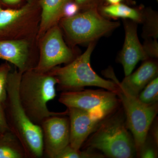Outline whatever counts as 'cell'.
I'll return each instance as SVG.
<instances>
[{
	"label": "cell",
	"instance_id": "cell-1",
	"mask_svg": "<svg viewBox=\"0 0 158 158\" xmlns=\"http://www.w3.org/2000/svg\"><path fill=\"white\" fill-rule=\"evenodd\" d=\"M22 73L15 69L8 76L4 105L6 122L9 131L22 144L27 158H41L44 155L42 129L31 121L20 101L19 88Z\"/></svg>",
	"mask_w": 158,
	"mask_h": 158
},
{
	"label": "cell",
	"instance_id": "cell-2",
	"mask_svg": "<svg viewBox=\"0 0 158 158\" xmlns=\"http://www.w3.org/2000/svg\"><path fill=\"white\" fill-rule=\"evenodd\" d=\"M58 80L50 71H37L34 69L22 73L19 94L25 112L34 124L40 126L48 117L56 115H66L67 110L62 113L51 112L48 103L56 95Z\"/></svg>",
	"mask_w": 158,
	"mask_h": 158
},
{
	"label": "cell",
	"instance_id": "cell-3",
	"mask_svg": "<svg viewBox=\"0 0 158 158\" xmlns=\"http://www.w3.org/2000/svg\"><path fill=\"white\" fill-rule=\"evenodd\" d=\"M122 112L104 118L87 143V146L100 151L113 158H133L137 156L134 138L128 131Z\"/></svg>",
	"mask_w": 158,
	"mask_h": 158
},
{
	"label": "cell",
	"instance_id": "cell-4",
	"mask_svg": "<svg viewBox=\"0 0 158 158\" xmlns=\"http://www.w3.org/2000/svg\"><path fill=\"white\" fill-rule=\"evenodd\" d=\"M95 43H90L84 53L64 67L56 66L50 71L58 80L57 88L63 91L83 90L85 87L94 86L116 93L118 85L113 81L102 78L93 70L90 57Z\"/></svg>",
	"mask_w": 158,
	"mask_h": 158
},
{
	"label": "cell",
	"instance_id": "cell-5",
	"mask_svg": "<svg viewBox=\"0 0 158 158\" xmlns=\"http://www.w3.org/2000/svg\"><path fill=\"white\" fill-rule=\"evenodd\" d=\"M61 25L71 42L76 44L95 42L119 27V23L107 19L98 8H93L64 18Z\"/></svg>",
	"mask_w": 158,
	"mask_h": 158
},
{
	"label": "cell",
	"instance_id": "cell-6",
	"mask_svg": "<svg viewBox=\"0 0 158 158\" xmlns=\"http://www.w3.org/2000/svg\"><path fill=\"white\" fill-rule=\"evenodd\" d=\"M116 94L123 106L127 127L132 134L137 153L147 138L151 126L157 116L158 102L144 104L138 97L126 93L118 86Z\"/></svg>",
	"mask_w": 158,
	"mask_h": 158
},
{
	"label": "cell",
	"instance_id": "cell-7",
	"mask_svg": "<svg viewBox=\"0 0 158 158\" xmlns=\"http://www.w3.org/2000/svg\"><path fill=\"white\" fill-rule=\"evenodd\" d=\"M59 102L67 108H76L106 118L118 107L116 94L104 90H79L63 91Z\"/></svg>",
	"mask_w": 158,
	"mask_h": 158
},
{
	"label": "cell",
	"instance_id": "cell-8",
	"mask_svg": "<svg viewBox=\"0 0 158 158\" xmlns=\"http://www.w3.org/2000/svg\"><path fill=\"white\" fill-rule=\"evenodd\" d=\"M75 59L73 52L63 40L60 28L55 25L49 29L44 38L40 57L34 69L46 72L60 64H68Z\"/></svg>",
	"mask_w": 158,
	"mask_h": 158
},
{
	"label": "cell",
	"instance_id": "cell-9",
	"mask_svg": "<svg viewBox=\"0 0 158 158\" xmlns=\"http://www.w3.org/2000/svg\"><path fill=\"white\" fill-rule=\"evenodd\" d=\"M65 115H56L46 119L40 125L42 131L44 154L56 158L69 144L70 123Z\"/></svg>",
	"mask_w": 158,
	"mask_h": 158
},
{
	"label": "cell",
	"instance_id": "cell-10",
	"mask_svg": "<svg viewBox=\"0 0 158 158\" xmlns=\"http://www.w3.org/2000/svg\"><path fill=\"white\" fill-rule=\"evenodd\" d=\"M67 110L70 123L69 145L74 149L80 150L105 118L78 108H67Z\"/></svg>",
	"mask_w": 158,
	"mask_h": 158
},
{
	"label": "cell",
	"instance_id": "cell-11",
	"mask_svg": "<svg viewBox=\"0 0 158 158\" xmlns=\"http://www.w3.org/2000/svg\"><path fill=\"white\" fill-rule=\"evenodd\" d=\"M124 27V44L118 60L123 66L125 76H127L132 73L138 62L149 58L138 38L137 23L126 19Z\"/></svg>",
	"mask_w": 158,
	"mask_h": 158
},
{
	"label": "cell",
	"instance_id": "cell-12",
	"mask_svg": "<svg viewBox=\"0 0 158 158\" xmlns=\"http://www.w3.org/2000/svg\"><path fill=\"white\" fill-rule=\"evenodd\" d=\"M109 72V77L113 79V81L126 93L138 97L139 94L147 84L158 77V64L153 59H148L135 72L125 76L121 82L118 81L113 73L111 74L110 72Z\"/></svg>",
	"mask_w": 158,
	"mask_h": 158
},
{
	"label": "cell",
	"instance_id": "cell-13",
	"mask_svg": "<svg viewBox=\"0 0 158 158\" xmlns=\"http://www.w3.org/2000/svg\"><path fill=\"white\" fill-rule=\"evenodd\" d=\"M0 59L12 63L22 73L35 68L25 40L0 39Z\"/></svg>",
	"mask_w": 158,
	"mask_h": 158
},
{
	"label": "cell",
	"instance_id": "cell-14",
	"mask_svg": "<svg viewBox=\"0 0 158 158\" xmlns=\"http://www.w3.org/2000/svg\"><path fill=\"white\" fill-rule=\"evenodd\" d=\"M69 0H41L42 8L40 29L44 33L56 25L57 22L62 17L64 6Z\"/></svg>",
	"mask_w": 158,
	"mask_h": 158
},
{
	"label": "cell",
	"instance_id": "cell-15",
	"mask_svg": "<svg viewBox=\"0 0 158 158\" xmlns=\"http://www.w3.org/2000/svg\"><path fill=\"white\" fill-rule=\"evenodd\" d=\"M100 8L99 11L106 18L129 19L137 23L144 21V11L142 9L132 8L122 3L102 6Z\"/></svg>",
	"mask_w": 158,
	"mask_h": 158
},
{
	"label": "cell",
	"instance_id": "cell-16",
	"mask_svg": "<svg viewBox=\"0 0 158 158\" xmlns=\"http://www.w3.org/2000/svg\"><path fill=\"white\" fill-rule=\"evenodd\" d=\"M0 158H27L22 144L9 130L0 136Z\"/></svg>",
	"mask_w": 158,
	"mask_h": 158
},
{
	"label": "cell",
	"instance_id": "cell-17",
	"mask_svg": "<svg viewBox=\"0 0 158 158\" xmlns=\"http://www.w3.org/2000/svg\"><path fill=\"white\" fill-rule=\"evenodd\" d=\"M27 7L20 9H4L0 3V37L6 33L9 28L27 11Z\"/></svg>",
	"mask_w": 158,
	"mask_h": 158
},
{
	"label": "cell",
	"instance_id": "cell-18",
	"mask_svg": "<svg viewBox=\"0 0 158 158\" xmlns=\"http://www.w3.org/2000/svg\"><path fill=\"white\" fill-rule=\"evenodd\" d=\"M138 98L140 101L146 104H152L158 102V77L147 84L139 94Z\"/></svg>",
	"mask_w": 158,
	"mask_h": 158
},
{
	"label": "cell",
	"instance_id": "cell-19",
	"mask_svg": "<svg viewBox=\"0 0 158 158\" xmlns=\"http://www.w3.org/2000/svg\"><path fill=\"white\" fill-rule=\"evenodd\" d=\"M103 157V155L89 150L81 151L80 150L74 149L68 145L58 155L56 158H100Z\"/></svg>",
	"mask_w": 158,
	"mask_h": 158
},
{
	"label": "cell",
	"instance_id": "cell-20",
	"mask_svg": "<svg viewBox=\"0 0 158 158\" xmlns=\"http://www.w3.org/2000/svg\"><path fill=\"white\" fill-rule=\"evenodd\" d=\"M157 147L158 145L148 134L145 141L138 150L137 156L141 158H157Z\"/></svg>",
	"mask_w": 158,
	"mask_h": 158
},
{
	"label": "cell",
	"instance_id": "cell-21",
	"mask_svg": "<svg viewBox=\"0 0 158 158\" xmlns=\"http://www.w3.org/2000/svg\"><path fill=\"white\" fill-rule=\"evenodd\" d=\"M11 66L6 62L0 65V104L4 105L7 98V84Z\"/></svg>",
	"mask_w": 158,
	"mask_h": 158
},
{
	"label": "cell",
	"instance_id": "cell-22",
	"mask_svg": "<svg viewBox=\"0 0 158 158\" xmlns=\"http://www.w3.org/2000/svg\"><path fill=\"white\" fill-rule=\"evenodd\" d=\"M80 6L75 2L69 1L64 6L62 12V16L64 18L72 17L78 13Z\"/></svg>",
	"mask_w": 158,
	"mask_h": 158
},
{
	"label": "cell",
	"instance_id": "cell-23",
	"mask_svg": "<svg viewBox=\"0 0 158 158\" xmlns=\"http://www.w3.org/2000/svg\"><path fill=\"white\" fill-rule=\"evenodd\" d=\"M75 2L85 9L90 8H99L101 0H74Z\"/></svg>",
	"mask_w": 158,
	"mask_h": 158
},
{
	"label": "cell",
	"instance_id": "cell-24",
	"mask_svg": "<svg viewBox=\"0 0 158 158\" xmlns=\"http://www.w3.org/2000/svg\"><path fill=\"white\" fill-rule=\"evenodd\" d=\"M9 130L6 122L4 107L0 104V133L3 134Z\"/></svg>",
	"mask_w": 158,
	"mask_h": 158
},
{
	"label": "cell",
	"instance_id": "cell-25",
	"mask_svg": "<svg viewBox=\"0 0 158 158\" xmlns=\"http://www.w3.org/2000/svg\"><path fill=\"white\" fill-rule=\"evenodd\" d=\"M154 122L153 123L151 126L150 129H151V138L154 141L157 145L158 144V127L157 121H156V118L154 119Z\"/></svg>",
	"mask_w": 158,
	"mask_h": 158
},
{
	"label": "cell",
	"instance_id": "cell-26",
	"mask_svg": "<svg viewBox=\"0 0 158 158\" xmlns=\"http://www.w3.org/2000/svg\"><path fill=\"white\" fill-rule=\"evenodd\" d=\"M20 0H0V3L2 2L7 5H12L19 2Z\"/></svg>",
	"mask_w": 158,
	"mask_h": 158
},
{
	"label": "cell",
	"instance_id": "cell-27",
	"mask_svg": "<svg viewBox=\"0 0 158 158\" xmlns=\"http://www.w3.org/2000/svg\"><path fill=\"white\" fill-rule=\"evenodd\" d=\"M109 5H116L121 3L123 0H106Z\"/></svg>",
	"mask_w": 158,
	"mask_h": 158
},
{
	"label": "cell",
	"instance_id": "cell-28",
	"mask_svg": "<svg viewBox=\"0 0 158 158\" xmlns=\"http://www.w3.org/2000/svg\"><path fill=\"white\" fill-rule=\"evenodd\" d=\"M2 133H0V136L1 135H2Z\"/></svg>",
	"mask_w": 158,
	"mask_h": 158
},
{
	"label": "cell",
	"instance_id": "cell-29",
	"mask_svg": "<svg viewBox=\"0 0 158 158\" xmlns=\"http://www.w3.org/2000/svg\"><path fill=\"white\" fill-rule=\"evenodd\" d=\"M156 1H157V2H158V0H156Z\"/></svg>",
	"mask_w": 158,
	"mask_h": 158
}]
</instances>
